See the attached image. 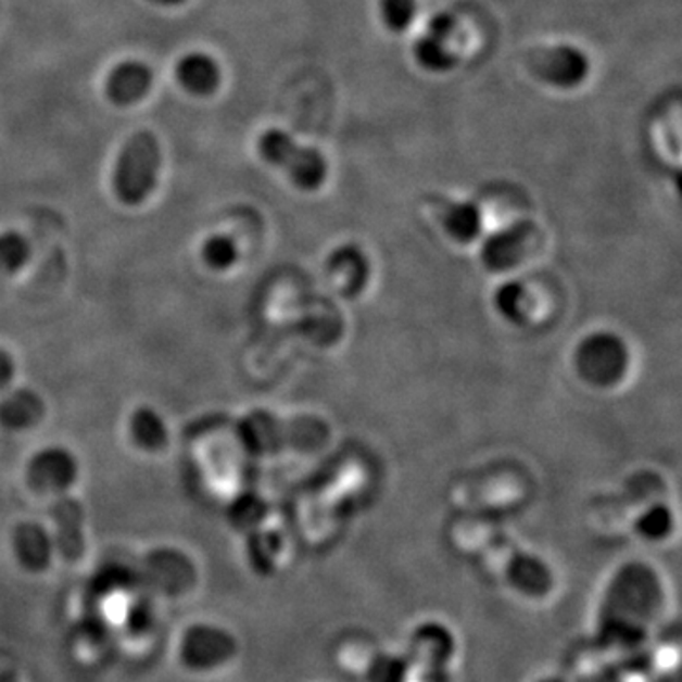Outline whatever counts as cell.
<instances>
[{"instance_id":"1","label":"cell","mask_w":682,"mask_h":682,"mask_svg":"<svg viewBox=\"0 0 682 682\" xmlns=\"http://www.w3.org/2000/svg\"><path fill=\"white\" fill-rule=\"evenodd\" d=\"M660 580L645 564L616 572L601 610V637L607 645L633 646L645 641L648 626L661 607Z\"/></svg>"},{"instance_id":"2","label":"cell","mask_w":682,"mask_h":682,"mask_svg":"<svg viewBox=\"0 0 682 682\" xmlns=\"http://www.w3.org/2000/svg\"><path fill=\"white\" fill-rule=\"evenodd\" d=\"M162 149L154 134L139 131L119 150L114 169V192L124 205L135 207L149 200L157 185Z\"/></svg>"},{"instance_id":"3","label":"cell","mask_w":682,"mask_h":682,"mask_svg":"<svg viewBox=\"0 0 682 682\" xmlns=\"http://www.w3.org/2000/svg\"><path fill=\"white\" fill-rule=\"evenodd\" d=\"M258 150L267 164L289 175L290 180L305 192L317 190L328 175V164L319 150L298 144L281 129H267L258 141Z\"/></svg>"},{"instance_id":"4","label":"cell","mask_w":682,"mask_h":682,"mask_svg":"<svg viewBox=\"0 0 682 682\" xmlns=\"http://www.w3.org/2000/svg\"><path fill=\"white\" fill-rule=\"evenodd\" d=\"M238 654V641L230 631L213 623H195L185 631L178 658L190 671L205 673L220 668Z\"/></svg>"},{"instance_id":"5","label":"cell","mask_w":682,"mask_h":682,"mask_svg":"<svg viewBox=\"0 0 682 682\" xmlns=\"http://www.w3.org/2000/svg\"><path fill=\"white\" fill-rule=\"evenodd\" d=\"M457 643L444 623L427 620L412 631L408 658L414 669L421 671L425 682H447V664L452 661Z\"/></svg>"},{"instance_id":"6","label":"cell","mask_w":682,"mask_h":682,"mask_svg":"<svg viewBox=\"0 0 682 682\" xmlns=\"http://www.w3.org/2000/svg\"><path fill=\"white\" fill-rule=\"evenodd\" d=\"M527 67L536 80L561 89L577 88L590 75L586 53L571 45L536 48L527 55Z\"/></svg>"},{"instance_id":"7","label":"cell","mask_w":682,"mask_h":682,"mask_svg":"<svg viewBox=\"0 0 682 682\" xmlns=\"http://www.w3.org/2000/svg\"><path fill=\"white\" fill-rule=\"evenodd\" d=\"M457 35V20L450 14H438L430 20L427 35L414 48L417 63L429 73H445L457 65V53L452 40Z\"/></svg>"},{"instance_id":"8","label":"cell","mask_w":682,"mask_h":682,"mask_svg":"<svg viewBox=\"0 0 682 682\" xmlns=\"http://www.w3.org/2000/svg\"><path fill=\"white\" fill-rule=\"evenodd\" d=\"M78 478L75 455L61 447L38 452L27 465V480L33 490L42 493H63Z\"/></svg>"},{"instance_id":"9","label":"cell","mask_w":682,"mask_h":682,"mask_svg":"<svg viewBox=\"0 0 682 682\" xmlns=\"http://www.w3.org/2000/svg\"><path fill=\"white\" fill-rule=\"evenodd\" d=\"M579 364L590 381L607 386L618 381L626 370V351L615 336H595L582 343Z\"/></svg>"},{"instance_id":"10","label":"cell","mask_w":682,"mask_h":682,"mask_svg":"<svg viewBox=\"0 0 682 682\" xmlns=\"http://www.w3.org/2000/svg\"><path fill=\"white\" fill-rule=\"evenodd\" d=\"M55 523V546L68 564H76L84 556V508L73 497H61L50 508Z\"/></svg>"},{"instance_id":"11","label":"cell","mask_w":682,"mask_h":682,"mask_svg":"<svg viewBox=\"0 0 682 682\" xmlns=\"http://www.w3.org/2000/svg\"><path fill=\"white\" fill-rule=\"evenodd\" d=\"M53 539L45 527L35 521H23L14 527L12 550L17 564L30 572H42L52 564Z\"/></svg>"},{"instance_id":"12","label":"cell","mask_w":682,"mask_h":682,"mask_svg":"<svg viewBox=\"0 0 682 682\" xmlns=\"http://www.w3.org/2000/svg\"><path fill=\"white\" fill-rule=\"evenodd\" d=\"M506 580L518 594L541 599L554 586V574L541 557L516 552L506 565Z\"/></svg>"},{"instance_id":"13","label":"cell","mask_w":682,"mask_h":682,"mask_svg":"<svg viewBox=\"0 0 682 682\" xmlns=\"http://www.w3.org/2000/svg\"><path fill=\"white\" fill-rule=\"evenodd\" d=\"M534 226L531 223L514 224L506 231H501L490 239V245L483 249V262L493 269H508L518 266L531 249Z\"/></svg>"},{"instance_id":"14","label":"cell","mask_w":682,"mask_h":682,"mask_svg":"<svg viewBox=\"0 0 682 682\" xmlns=\"http://www.w3.org/2000/svg\"><path fill=\"white\" fill-rule=\"evenodd\" d=\"M150 86H152L150 68L139 61H126L112 68L104 89L112 103L127 106L141 101L142 97L149 93Z\"/></svg>"},{"instance_id":"15","label":"cell","mask_w":682,"mask_h":682,"mask_svg":"<svg viewBox=\"0 0 682 682\" xmlns=\"http://www.w3.org/2000/svg\"><path fill=\"white\" fill-rule=\"evenodd\" d=\"M45 414V401L27 389H17L0 399V425L4 429H33L42 421Z\"/></svg>"},{"instance_id":"16","label":"cell","mask_w":682,"mask_h":682,"mask_svg":"<svg viewBox=\"0 0 682 682\" xmlns=\"http://www.w3.org/2000/svg\"><path fill=\"white\" fill-rule=\"evenodd\" d=\"M220 67L207 53L193 52L177 63V80L192 96H211L220 86Z\"/></svg>"},{"instance_id":"17","label":"cell","mask_w":682,"mask_h":682,"mask_svg":"<svg viewBox=\"0 0 682 682\" xmlns=\"http://www.w3.org/2000/svg\"><path fill=\"white\" fill-rule=\"evenodd\" d=\"M129 432L135 444L147 452L162 450L169 438L164 419L150 408L135 409L134 416L129 419Z\"/></svg>"},{"instance_id":"18","label":"cell","mask_w":682,"mask_h":682,"mask_svg":"<svg viewBox=\"0 0 682 682\" xmlns=\"http://www.w3.org/2000/svg\"><path fill=\"white\" fill-rule=\"evenodd\" d=\"M412 673L408 654L379 653L368 661L366 682H409Z\"/></svg>"},{"instance_id":"19","label":"cell","mask_w":682,"mask_h":682,"mask_svg":"<svg viewBox=\"0 0 682 682\" xmlns=\"http://www.w3.org/2000/svg\"><path fill=\"white\" fill-rule=\"evenodd\" d=\"M444 226L457 241L475 239L482 230V215L475 203H453L445 211Z\"/></svg>"},{"instance_id":"20","label":"cell","mask_w":682,"mask_h":682,"mask_svg":"<svg viewBox=\"0 0 682 682\" xmlns=\"http://www.w3.org/2000/svg\"><path fill=\"white\" fill-rule=\"evenodd\" d=\"M29 254V243L20 233H0V279L17 274L27 264Z\"/></svg>"},{"instance_id":"21","label":"cell","mask_w":682,"mask_h":682,"mask_svg":"<svg viewBox=\"0 0 682 682\" xmlns=\"http://www.w3.org/2000/svg\"><path fill=\"white\" fill-rule=\"evenodd\" d=\"M249 559L254 571L260 574H269L274 569L275 556L279 552V541L275 534L254 533L249 539Z\"/></svg>"},{"instance_id":"22","label":"cell","mask_w":682,"mask_h":682,"mask_svg":"<svg viewBox=\"0 0 682 682\" xmlns=\"http://www.w3.org/2000/svg\"><path fill=\"white\" fill-rule=\"evenodd\" d=\"M201 256L211 269L223 271L236 264L238 249L228 236H211L201 249Z\"/></svg>"},{"instance_id":"23","label":"cell","mask_w":682,"mask_h":682,"mask_svg":"<svg viewBox=\"0 0 682 682\" xmlns=\"http://www.w3.org/2000/svg\"><path fill=\"white\" fill-rule=\"evenodd\" d=\"M381 17L389 30L404 33L414 23L417 12V0H379Z\"/></svg>"},{"instance_id":"24","label":"cell","mask_w":682,"mask_h":682,"mask_svg":"<svg viewBox=\"0 0 682 682\" xmlns=\"http://www.w3.org/2000/svg\"><path fill=\"white\" fill-rule=\"evenodd\" d=\"M671 526H673L671 512L664 506H654L639 518L637 531L648 541H660L668 536Z\"/></svg>"},{"instance_id":"25","label":"cell","mask_w":682,"mask_h":682,"mask_svg":"<svg viewBox=\"0 0 682 682\" xmlns=\"http://www.w3.org/2000/svg\"><path fill=\"white\" fill-rule=\"evenodd\" d=\"M15 376L14 358L4 349H0V391H4Z\"/></svg>"},{"instance_id":"26","label":"cell","mask_w":682,"mask_h":682,"mask_svg":"<svg viewBox=\"0 0 682 682\" xmlns=\"http://www.w3.org/2000/svg\"><path fill=\"white\" fill-rule=\"evenodd\" d=\"M152 2L162 4V7H178V4H182L185 0H152Z\"/></svg>"},{"instance_id":"27","label":"cell","mask_w":682,"mask_h":682,"mask_svg":"<svg viewBox=\"0 0 682 682\" xmlns=\"http://www.w3.org/2000/svg\"><path fill=\"white\" fill-rule=\"evenodd\" d=\"M539 682H564V681H557V679H544V681H539Z\"/></svg>"}]
</instances>
